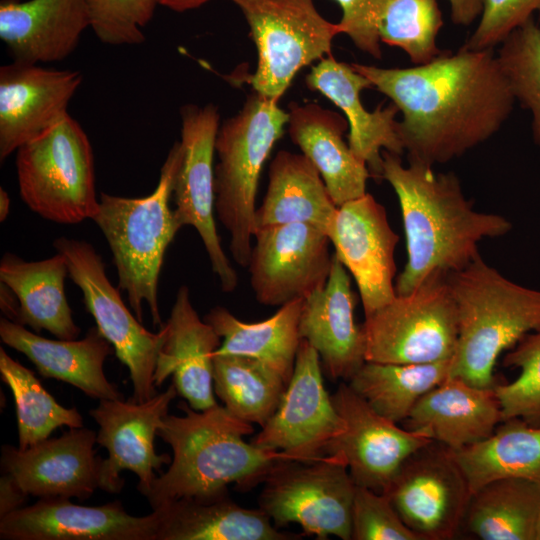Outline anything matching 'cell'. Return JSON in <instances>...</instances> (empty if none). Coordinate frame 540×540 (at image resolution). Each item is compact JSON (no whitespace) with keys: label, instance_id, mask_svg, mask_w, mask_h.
Returning <instances> with one entry per match:
<instances>
[{"label":"cell","instance_id":"6da1fadb","mask_svg":"<svg viewBox=\"0 0 540 540\" xmlns=\"http://www.w3.org/2000/svg\"><path fill=\"white\" fill-rule=\"evenodd\" d=\"M352 66L402 114L399 135L409 161L429 166L451 161L490 139L516 102L493 49L461 47L405 68Z\"/></svg>","mask_w":540,"mask_h":540},{"label":"cell","instance_id":"7a4b0ae2","mask_svg":"<svg viewBox=\"0 0 540 540\" xmlns=\"http://www.w3.org/2000/svg\"><path fill=\"white\" fill-rule=\"evenodd\" d=\"M381 178L393 188L401 210L407 260L395 281L396 294L413 291L435 270L452 273L480 257L479 244L506 235V217L476 211L458 177L433 166L382 151Z\"/></svg>","mask_w":540,"mask_h":540},{"label":"cell","instance_id":"3957f363","mask_svg":"<svg viewBox=\"0 0 540 540\" xmlns=\"http://www.w3.org/2000/svg\"><path fill=\"white\" fill-rule=\"evenodd\" d=\"M178 407L184 415L168 414L157 431L173 456L167 471L142 494L152 510L180 498L228 491L229 484L242 490L255 487L278 464L298 460L245 442L243 437L254 432L253 426L224 406L198 411L180 401Z\"/></svg>","mask_w":540,"mask_h":540},{"label":"cell","instance_id":"277c9868","mask_svg":"<svg viewBox=\"0 0 540 540\" xmlns=\"http://www.w3.org/2000/svg\"><path fill=\"white\" fill-rule=\"evenodd\" d=\"M448 282L459 327L449 376L494 388V368L502 352L540 331V290L508 279L481 256L449 273Z\"/></svg>","mask_w":540,"mask_h":540},{"label":"cell","instance_id":"5b68a950","mask_svg":"<svg viewBox=\"0 0 540 540\" xmlns=\"http://www.w3.org/2000/svg\"><path fill=\"white\" fill-rule=\"evenodd\" d=\"M179 162L180 144L175 142L151 194L130 198L101 193L98 211L91 219L108 242L119 288L127 293L135 317L142 321L146 303L153 324L160 328L159 275L166 250L183 227L169 204Z\"/></svg>","mask_w":540,"mask_h":540},{"label":"cell","instance_id":"8992f818","mask_svg":"<svg viewBox=\"0 0 540 540\" xmlns=\"http://www.w3.org/2000/svg\"><path fill=\"white\" fill-rule=\"evenodd\" d=\"M289 112L254 92L219 127L215 150V211L230 235L235 262L248 267L256 194L262 168L288 124Z\"/></svg>","mask_w":540,"mask_h":540},{"label":"cell","instance_id":"52a82bcc","mask_svg":"<svg viewBox=\"0 0 540 540\" xmlns=\"http://www.w3.org/2000/svg\"><path fill=\"white\" fill-rule=\"evenodd\" d=\"M16 152L19 193L29 209L60 224L93 218L99 208L93 151L74 118L67 114Z\"/></svg>","mask_w":540,"mask_h":540},{"label":"cell","instance_id":"ba28073f","mask_svg":"<svg viewBox=\"0 0 540 540\" xmlns=\"http://www.w3.org/2000/svg\"><path fill=\"white\" fill-rule=\"evenodd\" d=\"M446 272L435 270L410 293L365 317V360L418 364L452 359L458 340L457 306Z\"/></svg>","mask_w":540,"mask_h":540},{"label":"cell","instance_id":"9c48e42d","mask_svg":"<svg viewBox=\"0 0 540 540\" xmlns=\"http://www.w3.org/2000/svg\"><path fill=\"white\" fill-rule=\"evenodd\" d=\"M239 7L256 45L258 61L247 82L254 92L277 101L296 74L332 55L338 23L327 21L313 0H229Z\"/></svg>","mask_w":540,"mask_h":540},{"label":"cell","instance_id":"30bf717a","mask_svg":"<svg viewBox=\"0 0 540 540\" xmlns=\"http://www.w3.org/2000/svg\"><path fill=\"white\" fill-rule=\"evenodd\" d=\"M263 484L259 508L277 528L296 523L307 536L351 539L356 484L341 453L282 462Z\"/></svg>","mask_w":540,"mask_h":540},{"label":"cell","instance_id":"8fae6325","mask_svg":"<svg viewBox=\"0 0 540 540\" xmlns=\"http://www.w3.org/2000/svg\"><path fill=\"white\" fill-rule=\"evenodd\" d=\"M53 247L66 260L68 275L80 288L87 311L100 334L113 346L117 358L130 373L132 399L144 402L155 396L153 382L158 353L166 337L163 326L148 331L134 317L108 279L100 254L88 242L59 237Z\"/></svg>","mask_w":540,"mask_h":540},{"label":"cell","instance_id":"7c38bea8","mask_svg":"<svg viewBox=\"0 0 540 540\" xmlns=\"http://www.w3.org/2000/svg\"><path fill=\"white\" fill-rule=\"evenodd\" d=\"M180 114V162L172 195L174 211L183 226L190 225L198 232L222 291L231 293L238 286V275L222 248L214 219L213 160L220 115L213 104H189L181 108Z\"/></svg>","mask_w":540,"mask_h":540},{"label":"cell","instance_id":"4fadbf2b","mask_svg":"<svg viewBox=\"0 0 540 540\" xmlns=\"http://www.w3.org/2000/svg\"><path fill=\"white\" fill-rule=\"evenodd\" d=\"M383 493L420 540L453 539L472 495L450 449L436 441L411 454Z\"/></svg>","mask_w":540,"mask_h":540},{"label":"cell","instance_id":"5bb4252c","mask_svg":"<svg viewBox=\"0 0 540 540\" xmlns=\"http://www.w3.org/2000/svg\"><path fill=\"white\" fill-rule=\"evenodd\" d=\"M321 368L317 351L301 339L280 403L251 443L300 461L326 455L329 445L345 431V422L324 387Z\"/></svg>","mask_w":540,"mask_h":540},{"label":"cell","instance_id":"9a60e30c","mask_svg":"<svg viewBox=\"0 0 540 540\" xmlns=\"http://www.w3.org/2000/svg\"><path fill=\"white\" fill-rule=\"evenodd\" d=\"M249 261L250 284L257 301L282 306L305 299L329 277L331 241L307 223H288L255 229Z\"/></svg>","mask_w":540,"mask_h":540},{"label":"cell","instance_id":"2e32d148","mask_svg":"<svg viewBox=\"0 0 540 540\" xmlns=\"http://www.w3.org/2000/svg\"><path fill=\"white\" fill-rule=\"evenodd\" d=\"M177 394L172 383L147 401L100 400L89 411L99 426L96 443L108 452L99 462V489L119 493L124 485L120 472L129 470L137 475V489L143 494L156 478L154 470L170 464L168 454L156 453L154 439Z\"/></svg>","mask_w":540,"mask_h":540},{"label":"cell","instance_id":"e0dca14e","mask_svg":"<svg viewBox=\"0 0 540 540\" xmlns=\"http://www.w3.org/2000/svg\"><path fill=\"white\" fill-rule=\"evenodd\" d=\"M327 235L357 284L365 317L394 299L399 237L383 205L369 193L344 203Z\"/></svg>","mask_w":540,"mask_h":540},{"label":"cell","instance_id":"ac0fdd59","mask_svg":"<svg viewBox=\"0 0 540 540\" xmlns=\"http://www.w3.org/2000/svg\"><path fill=\"white\" fill-rule=\"evenodd\" d=\"M331 398L345 431L329 445L326 455L341 453L358 486L383 493L402 463L433 441L380 415L346 382Z\"/></svg>","mask_w":540,"mask_h":540},{"label":"cell","instance_id":"d6986e66","mask_svg":"<svg viewBox=\"0 0 540 540\" xmlns=\"http://www.w3.org/2000/svg\"><path fill=\"white\" fill-rule=\"evenodd\" d=\"M44 497L0 519L2 540H156L157 516H132L120 501L78 505Z\"/></svg>","mask_w":540,"mask_h":540},{"label":"cell","instance_id":"ffe728a7","mask_svg":"<svg viewBox=\"0 0 540 540\" xmlns=\"http://www.w3.org/2000/svg\"><path fill=\"white\" fill-rule=\"evenodd\" d=\"M75 70L13 61L0 67V160L62 120L81 85Z\"/></svg>","mask_w":540,"mask_h":540},{"label":"cell","instance_id":"44dd1931","mask_svg":"<svg viewBox=\"0 0 540 540\" xmlns=\"http://www.w3.org/2000/svg\"><path fill=\"white\" fill-rule=\"evenodd\" d=\"M97 434L88 428H70L60 437L46 439L24 450L1 449L2 472L11 476L29 496L90 498L99 489Z\"/></svg>","mask_w":540,"mask_h":540},{"label":"cell","instance_id":"7402d4cb","mask_svg":"<svg viewBox=\"0 0 540 540\" xmlns=\"http://www.w3.org/2000/svg\"><path fill=\"white\" fill-rule=\"evenodd\" d=\"M356 300L348 271L333 253L326 284L304 299L299 332L319 354L332 380L349 381L364 364L365 338L356 324Z\"/></svg>","mask_w":540,"mask_h":540},{"label":"cell","instance_id":"603a6c76","mask_svg":"<svg viewBox=\"0 0 540 540\" xmlns=\"http://www.w3.org/2000/svg\"><path fill=\"white\" fill-rule=\"evenodd\" d=\"M312 91H318L338 108L348 122V145L353 154L368 167L371 175L381 178L382 151L396 155L404 152L396 115L398 108L391 103L368 111L362 104V90L371 82L357 72L352 64L338 62L332 55L322 58L306 77Z\"/></svg>","mask_w":540,"mask_h":540},{"label":"cell","instance_id":"cb8c5ba5","mask_svg":"<svg viewBox=\"0 0 540 540\" xmlns=\"http://www.w3.org/2000/svg\"><path fill=\"white\" fill-rule=\"evenodd\" d=\"M166 337L158 353L155 387L172 376L179 395L195 410L218 403L214 397L213 357L221 338L194 309L189 288L179 287L170 317L164 324Z\"/></svg>","mask_w":540,"mask_h":540},{"label":"cell","instance_id":"d4e9b609","mask_svg":"<svg viewBox=\"0 0 540 540\" xmlns=\"http://www.w3.org/2000/svg\"><path fill=\"white\" fill-rule=\"evenodd\" d=\"M90 27L87 0H2L0 38L13 61H62Z\"/></svg>","mask_w":540,"mask_h":540},{"label":"cell","instance_id":"484cf974","mask_svg":"<svg viewBox=\"0 0 540 540\" xmlns=\"http://www.w3.org/2000/svg\"><path fill=\"white\" fill-rule=\"evenodd\" d=\"M499 422L503 417L494 388L449 376L420 398L404 428L459 450L488 438Z\"/></svg>","mask_w":540,"mask_h":540},{"label":"cell","instance_id":"4316f807","mask_svg":"<svg viewBox=\"0 0 540 540\" xmlns=\"http://www.w3.org/2000/svg\"><path fill=\"white\" fill-rule=\"evenodd\" d=\"M0 338L4 344L24 354L43 377L66 382L94 399H122L103 370L113 346L97 327L90 328L81 340H51L2 318Z\"/></svg>","mask_w":540,"mask_h":540},{"label":"cell","instance_id":"83f0119b","mask_svg":"<svg viewBox=\"0 0 540 540\" xmlns=\"http://www.w3.org/2000/svg\"><path fill=\"white\" fill-rule=\"evenodd\" d=\"M289 107V136L317 169L335 205L365 195L371 173L343 139L347 120L315 103Z\"/></svg>","mask_w":540,"mask_h":540},{"label":"cell","instance_id":"f1b7e54d","mask_svg":"<svg viewBox=\"0 0 540 540\" xmlns=\"http://www.w3.org/2000/svg\"><path fill=\"white\" fill-rule=\"evenodd\" d=\"M153 511L156 540H295L302 536L280 531L260 508L241 507L228 491L180 498Z\"/></svg>","mask_w":540,"mask_h":540},{"label":"cell","instance_id":"f546056e","mask_svg":"<svg viewBox=\"0 0 540 540\" xmlns=\"http://www.w3.org/2000/svg\"><path fill=\"white\" fill-rule=\"evenodd\" d=\"M67 275L66 260L58 252L40 261L5 254L0 263V281L17 298V323L38 333L46 330L58 339H76L81 330L73 320L65 295Z\"/></svg>","mask_w":540,"mask_h":540},{"label":"cell","instance_id":"4dcf8cb0","mask_svg":"<svg viewBox=\"0 0 540 540\" xmlns=\"http://www.w3.org/2000/svg\"><path fill=\"white\" fill-rule=\"evenodd\" d=\"M268 180L263 202L254 214V230L300 222L327 234L338 207L303 154L279 151L270 164Z\"/></svg>","mask_w":540,"mask_h":540},{"label":"cell","instance_id":"1f68e13d","mask_svg":"<svg viewBox=\"0 0 540 540\" xmlns=\"http://www.w3.org/2000/svg\"><path fill=\"white\" fill-rule=\"evenodd\" d=\"M304 299L280 306L260 322H243L222 306L212 308L204 320L222 338L214 355H242L255 358L275 370L288 384L301 342L300 315Z\"/></svg>","mask_w":540,"mask_h":540},{"label":"cell","instance_id":"d6a6232c","mask_svg":"<svg viewBox=\"0 0 540 540\" xmlns=\"http://www.w3.org/2000/svg\"><path fill=\"white\" fill-rule=\"evenodd\" d=\"M503 422L488 438L450 450L471 493L502 478L540 482V425L520 418Z\"/></svg>","mask_w":540,"mask_h":540},{"label":"cell","instance_id":"836d02e7","mask_svg":"<svg viewBox=\"0 0 540 540\" xmlns=\"http://www.w3.org/2000/svg\"><path fill=\"white\" fill-rule=\"evenodd\" d=\"M539 509L540 482L502 478L472 493L463 523L482 540H533Z\"/></svg>","mask_w":540,"mask_h":540},{"label":"cell","instance_id":"e575fe53","mask_svg":"<svg viewBox=\"0 0 540 540\" xmlns=\"http://www.w3.org/2000/svg\"><path fill=\"white\" fill-rule=\"evenodd\" d=\"M451 360L418 364L365 361L348 381L376 412L398 423L416 403L449 377Z\"/></svg>","mask_w":540,"mask_h":540},{"label":"cell","instance_id":"d590c367","mask_svg":"<svg viewBox=\"0 0 540 540\" xmlns=\"http://www.w3.org/2000/svg\"><path fill=\"white\" fill-rule=\"evenodd\" d=\"M287 383L263 362L242 355H214V393L234 416L263 427L276 411Z\"/></svg>","mask_w":540,"mask_h":540},{"label":"cell","instance_id":"8d00e7d4","mask_svg":"<svg viewBox=\"0 0 540 540\" xmlns=\"http://www.w3.org/2000/svg\"><path fill=\"white\" fill-rule=\"evenodd\" d=\"M2 381L11 389L18 425V448L24 450L49 438L58 427H83L76 408L60 405L42 386L33 372L0 348Z\"/></svg>","mask_w":540,"mask_h":540},{"label":"cell","instance_id":"74e56055","mask_svg":"<svg viewBox=\"0 0 540 540\" xmlns=\"http://www.w3.org/2000/svg\"><path fill=\"white\" fill-rule=\"evenodd\" d=\"M442 26L437 0H388L378 33L382 43L400 48L412 63L421 65L444 52L436 42Z\"/></svg>","mask_w":540,"mask_h":540},{"label":"cell","instance_id":"f35d334b","mask_svg":"<svg viewBox=\"0 0 540 540\" xmlns=\"http://www.w3.org/2000/svg\"><path fill=\"white\" fill-rule=\"evenodd\" d=\"M496 54L515 101L531 114L532 137L540 150V26L534 18L512 31Z\"/></svg>","mask_w":540,"mask_h":540},{"label":"cell","instance_id":"ab89813d","mask_svg":"<svg viewBox=\"0 0 540 540\" xmlns=\"http://www.w3.org/2000/svg\"><path fill=\"white\" fill-rule=\"evenodd\" d=\"M503 364L520 370L512 382L494 387L503 421L520 418L540 423V331L523 337L505 355Z\"/></svg>","mask_w":540,"mask_h":540},{"label":"cell","instance_id":"60d3db41","mask_svg":"<svg viewBox=\"0 0 540 540\" xmlns=\"http://www.w3.org/2000/svg\"><path fill=\"white\" fill-rule=\"evenodd\" d=\"M90 27L104 44L138 45L152 19L158 0H87Z\"/></svg>","mask_w":540,"mask_h":540},{"label":"cell","instance_id":"b9f144b4","mask_svg":"<svg viewBox=\"0 0 540 540\" xmlns=\"http://www.w3.org/2000/svg\"><path fill=\"white\" fill-rule=\"evenodd\" d=\"M351 539L420 540L384 493L358 485L353 499Z\"/></svg>","mask_w":540,"mask_h":540},{"label":"cell","instance_id":"7bdbcfd3","mask_svg":"<svg viewBox=\"0 0 540 540\" xmlns=\"http://www.w3.org/2000/svg\"><path fill=\"white\" fill-rule=\"evenodd\" d=\"M540 11V0H484L479 23L462 46L468 50L493 49L512 31Z\"/></svg>","mask_w":540,"mask_h":540},{"label":"cell","instance_id":"ee69618b","mask_svg":"<svg viewBox=\"0 0 540 540\" xmlns=\"http://www.w3.org/2000/svg\"><path fill=\"white\" fill-rule=\"evenodd\" d=\"M342 16L338 24L362 52L380 59L379 23L388 0H334Z\"/></svg>","mask_w":540,"mask_h":540},{"label":"cell","instance_id":"f6af8a7d","mask_svg":"<svg viewBox=\"0 0 540 540\" xmlns=\"http://www.w3.org/2000/svg\"><path fill=\"white\" fill-rule=\"evenodd\" d=\"M27 497L17 482L3 473L0 478V519L21 508Z\"/></svg>","mask_w":540,"mask_h":540},{"label":"cell","instance_id":"bcb514c9","mask_svg":"<svg viewBox=\"0 0 540 540\" xmlns=\"http://www.w3.org/2000/svg\"><path fill=\"white\" fill-rule=\"evenodd\" d=\"M451 21L459 26H469L480 18L484 0H447Z\"/></svg>","mask_w":540,"mask_h":540},{"label":"cell","instance_id":"7dc6e473","mask_svg":"<svg viewBox=\"0 0 540 540\" xmlns=\"http://www.w3.org/2000/svg\"><path fill=\"white\" fill-rule=\"evenodd\" d=\"M208 1L209 0H158V4L174 12L182 13L199 8Z\"/></svg>","mask_w":540,"mask_h":540},{"label":"cell","instance_id":"c3c4849f","mask_svg":"<svg viewBox=\"0 0 540 540\" xmlns=\"http://www.w3.org/2000/svg\"><path fill=\"white\" fill-rule=\"evenodd\" d=\"M10 209V198L8 193L0 188V221L3 222L8 214Z\"/></svg>","mask_w":540,"mask_h":540},{"label":"cell","instance_id":"681fc988","mask_svg":"<svg viewBox=\"0 0 540 540\" xmlns=\"http://www.w3.org/2000/svg\"><path fill=\"white\" fill-rule=\"evenodd\" d=\"M533 540H540V509L537 513L533 528Z\"/></svg>","mask_w":540,"mask_h":540}]
</instances>
